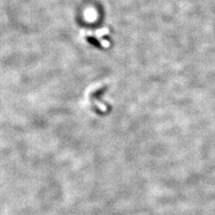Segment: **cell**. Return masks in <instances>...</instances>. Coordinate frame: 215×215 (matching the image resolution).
Listing matches in <instances>:
<instances>
[{
	"mask_svg": "<svg viewBox=\"0 0 215 215\" xmlns=\"http://www.w3.org/2000/svg\"><path fill=\"white\" fill-rule=\"evenodd\" d=\"M87 40L90 42L92 45L96 46V47H100V44L99 43V41L96 40L95 38H87Z\"/></svg>",
	"mask_w": 215,
	"mask_h": 215,
	"instance_id": "obj_1",
	"label": "cell"
}]
</instances>
